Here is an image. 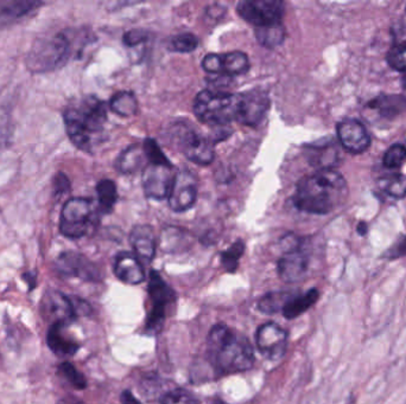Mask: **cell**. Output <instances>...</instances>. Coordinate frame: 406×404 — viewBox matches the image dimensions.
I'll list each match as a JSON object with an SVG mask.
<instances>
[{
  "label": "cell",
  "instance_id": "obj_28",
  "mask_svg": "<svg viewBox=\"0 0 406 404\" xmlns=\"http://www.w3.org/2000/svg\"><path fill=\"white\" fill-rule=\"evenodd\" d=\"M294 297L292 293L287 291H275L265 294L258 301V309L264 314H275L283 311L287 301Z\"/></svg>",
  "mask_w": 406,
  "mask_h": 404
},
{
  "label": "cell",
  "instance_id": "obj_44",
  "mask_svg": "<svg viewBox=\"0 0 406 404\" xmlns=\"http://www.w3.org/2000/svg\"><path fill=\"white\" fill-rule=\"evenodd\" d=\"M73 301L74 311L76 313V316H88L92 312V307L87 301L82 300L80 298H72Z\"/></svg>",
  "mask_w": 406,
  "mask_h": 404
},
{
  "label": "cell",
  "instance_id": "obj_20",
  "mask_svg": "<svg viewBox=\"0 0 406 404\" xmlns=\"http://www.w3.org/2000/svg\"><path fill=\"white\" fill-rule=\"evenodd\" d=\"M306 158L310 164L320 169H334L339 162V151L333 140L316 143L306 147Z\"/></svg>",
  "mask_w": 406,
  "mask_h": 404
},
{
  "label": "cell",
  "instance_id": "obj_6",
  "mask_svg": "<svg viewBox=\"0 0 406 404\" xmlns=\"http://www.w3.org/2000/svg\"><path fill=\"white\" fill-rule=\"evenodd\" d=\"M95 218L97 212L92 200L82 197L72 198L63 205L60 231L68 239H81L94 227Z\"/></svg>",
  "mask_w": 406,
  "mask_h": 404
},
{
  "label": "cell",
  "instance_id": "obj_11",
  "mask_svg": "<svg viewBox=\"0 0 406 404\" xmlns=\"http://www.w3.org/2000/svg\"><path fill=\"white\" fill-rule=\"evenodd\" d=\"M55 270L67 277H78L83 281L99 282L102 279L97 265L78 251H65L55 261Z\"/></svg>",
  "mask_w": 406,
  "mask_h": 404
},
{
  "label": "cell",
  "instance_id": "obj_39",
  "mask_svg": "<svg viewBox=\"0 0 406 404\" xmlns=\"http://www.w3.org/2000/svg\"><path fill=\"white\" fill-rule=\"evenodd\" d=\"M144 152L147 154V162L149 164H158V165H171L169 159L163 153L158 144L156 143L154 139H147L144 141Z\"/></svg>",
  "mask_w": 406,
  "mask_h": 404
},
{
  "label": "cell",
  "instance_id": "obj_51",
  "mask_svg": "<svg viewBox=\"0 0 406 404\" xmlns=\"http://www.w3.org/2000/svg\"><path fill=\"white\" fill-rule=\"evenodd\" d=\"M405 12H406V8H405Z\"/></svg>",
  "mask_w": 406,
  "mask_h": 404
},
{
  "label": "cell",
  "instance_id": "obj_10",
  "mask_svg": "<svg viewBox=\"0 0 406 404\" xmlns=\"http://www.w3.org/2000/svg\"><path fill=\"white\" fill-rule=\"evenodd\" d=\"M238 15L257 27L282 23L284 4L278 0H245L236 8Z\"/></svg>",
  "mask_w": 406,
  "mask_h": 404
},
{
  "label": "cell",
  "instance_id": "obj_7",
  "mask_svg": "<svg viewBox=\"0 0 406 404\" xmlns=\"http://www.w3.org/2000/svg\"><path fill=\"white\" fill-rule=\"evenodd\" d=\"M310 256L306 241L297 236L284 239V254L278 261V275L283 281L295 284L306 277L309 270Z\"/></svg>",
  "mask_w": 406,
  "mask_h": 404
},
{
  "label": "cell",
  "instance_id": "obj_17",
  "mask_svg": "<svg viewBox=\"0 0 406 404\" xmlns=\"http://www.w3.org/2000/svg\"><path fill=\"white\" fill-rule=\"evenodd\" d=\"M43 5L39 0H0V30L32 17Z\"/></svg>",
  "mask_w": 406,
  "mask_h": 404
},
{
  "label": "cell",
  "instance_id": "obj_4",
  "mask_svg": "<svg viewBox=\"0 0 406 404\" xmlns=\"http://www.w3.org/2000/svg\"><path fill=\"white\" fill-rule=\"evenodd\" d=\"M207 357L219 375L244 372L255 363V354L248 339L224 323H217L209 332Z\"/></svg>",
  "mask_w": 406,
  "mask_h": 404
},
{
  "label": "cell",
  "instance_id": "obj_19",
  "mask_svg": "<svg viewBox=\"0 0 406 404\" xmlns=\"http://www.w3.org/2000/svg\"><path fill=\"white\" fill-rule=\"evenodd\" d=\"M114 274L120 281L128 285H140L145 280V272L140 258L128 251L116 255Z\"/></svg>",
  "mask_w": 406,
  "mask_h": 404
},
{
  "label": "cell",
  "instance_id": "obj_33",
  "mask_svg": "<svg viewBox=\"0 0 406 404\" xmlns=\"http://www.w3.org/2000/svg\"><path fill=\"white\" fill-rule=\"evenodd\" d=\"M406 162V147L402 144L391 145L384 154V166L386 169H398Z\"/></svg>",
  "mask_w": 406,
  "mask_h": 404
},
{
  "label": "cell",
  "instance_id": "obj_26",
  "mask_svg": "<svg viewBox=\"0 0 406 404\" xmlns=\"http://www.w3.org/2000/svg\"><path fill=\"white\" fill-rule=\"evenodd\" d=\"M222 68L221 74L229 76H236L248 73L250 70V61L248 55L243 51H232L227 54L221 55Z\"/></svg>",
  "mask_w": 406,
  "mask_h": 404
},
{
  "label": "cell",
  "instance_id": "obj_40",
  "mask_svg": "<svg viewBox=\"0 0 406 404\" xmlns=\"http://www.w3.org/2000/svg\"><path fill=\"white\" fill-rule=\"evenodd\" d=\"M202 68L208 74H221V55L208 54L202 61Z\"/></svg>",
  "mask_w": 406,
  "mask_h": 404
},
{
  "label": "cell",
  "instance_id": "obj_50",
  "mask_svg": "<svg viewBox=\"0 0 406 404\" xmlns=\"http://www.w3.org/2000/svg\"><path fill=\"white\" fill-rule=\"evenodd\" d=\"M210 404H226V403H224V402H221V400H217V402H213V403Z\"/></svg>",
  "mask_w": 406,
  "mask_h": 404
},
{
  "label": "cell",
  "instance_id": "obj_13",
  "mask_svg": "<svg viewBox=\"0 0 406 404\" xmlns=\"http://www.w3.org/2000/svg\"><path fill=\"white\" fill-rule=\"evenodd\" d=\"M255 343L260 354L270 361H279L287 352V333L278 323H266L259 326Z\"/></svg>",
  "mask_w": 406,
  "mask_h": 404
},
{
  "label": "cell",
  "instance_id": "obj_31",
  "mask_svg": "<svg viewBox=\"0 0 406 404\" xmlns=\"http://www.w3.org/2000/svg\"><path fill=\"white\" fill-rule=\"evenodd\" d=\"M245 251V243L241 239H238L233 243L227 251L221 253V265L224 270L229 273H234L239 266V260Z\"/></svg>",
  "mask_w": 406,
  "mask_h": 404
},
{
  "label": "cell",
  "instance_id": "obj_9",
  "mask_svg": "<svg viewBox=\"0 0 406 404\" xmlns=\"http://www.w3.org/2000/svg\"><path fill=\"white\" fill-rule=\"evenodd\" d=\"M172 138L178 148L191 162L198 165H209L213 162L215 157L213 144L191 128L178 125L174 128Z\"/></svg>",
  "mask_w": 406,
  "mask_h": 404
},
{
  "label": "cell",
  "instance_id": "obj_1",
  "mask_svg": "<svg viewBox=\"0 0 406 404\" xmlns=\"http://www.w3.org/2000/svg\"><path fill=\"white\" fill-rule=\"evenodd\" d=\"M347 181L334 169H320L298 181L294 204L301 211L327 215L344 204L349 198Z\"/></svg>",
  "mask_w": 406,
  "mask_h": 404
},
{
  "label": "cell",
  "instance_id": "obj_14",
  "mask_svg": "<svg viewBox=\"0 0 406 404\" xmlns=\"http://www.w3.org/2000/svg\"><path fill=\"white\" fill-rule=\"evenodd\" d=\"M198 197V181L189 169H181L175 174L174 181L169 193V205L176 212L186 211L191 208Z\"/></svg>",
  "mask_w": 406,
  "mask_h": 404
},
{
  "label": "cell",
  "instance_id": "obj_36",
  "mask_svg": "<svg viewBox=\"0 0 406 404\" xmlns=\"http://www.w3.org/2000/svg\"><path fill=\"white\" fill-rule=\"evenodd\" d=\"M386 61L392 69L406 73V42L392 46L387 53Z\"/></svg>",
  "mask_w": 406,
  "mask_h": 404
},
{
  "label": "cell",
  "instance_id": "obj_8",
  "mask_svg": "<svg viewBox=\"0 0 406 404\" xmlns=\"http://www.w3.org/2000/svg\"><path fill=\"white\" fill-rule=\"evenodd\" d=\"M147 291L151 299L152 309L147 316L145 328L149 333L157 335L165 321L168 306L176 301V293L156 270L150 273Z\"/></svg>",
  "mask_w": 406,
  "mask_h": 404
},
{
  "label": "cell",
  "instance_id": "obj_46",
  "mask_svg": "<svg viewBox=\"0 0 406 404\" xmlns=\"http://www.w3.org/2000/svg\"><path fill=\"white\" fill-rule=\"evenodd\" d=\"M121 402L123 404H142L132 395L131 391H128V390L121 393Z\"/></svg>",
  "mask_w": 406,
  "mask_h": 404
},
{
  "label": "cell",
  "instance_id": "obj_29",
  "mask_svg": "<svg viewBox=\"0 0 406 404\" xmlns=\"http://www.w3.org/2000/svg\"><path fill=\"white\" fill-rule=\"evenodd\" d=\"M97 193L100 211L104 214L112 211L118 200L116 183L111 179H102L97 183Z\"/></svg>",
  "mask_w": 406,
  "mask_h": 404
},
{
  "label": "cell",
  "instance_id": "obj_43",
  "mask_svg": "<svg viewBox=\"0 0 406 404\" xmlns=\"http://www.w3.org/2000/svg\"><path fill=\"white\" fill-rule=\"evenodd\" d=\"M69 189L70 183L66 174H62V172H58L54 181L55 193H56V195H62V193H68Z\"/></svg>",
  "mask_w": 406,
  "mask_h": 404
},
{
  "label": "cell",
  "instance_id": "obj_47",
  "mask_svg": "<svg viewBox=\"0 0 406 404\" xmlns=\"http://www.w3.org/2000/svg\"><path fill=\"white\" fill-rule=\"evenodd\" d=\"M356 230H358V234H359L360 236L367 235V224L365 223V222H360V223L358 224V229H356Z\"/></svg>",
  "mask_w": 406,
  "mask_h": 404
},
{
  "label": "cell",
  "instance_id": "obj_23",
  "mask_svg": "<svg viewBox=\"0 0 406 404\" xmlns=\"http://www.w3.org/2000/svg\"><path fill=\"white\" fill-rule=\"evenodd\" d=\"M147 162V154L144 152L143 146L135 144L120 153L116 159V169L121 174H135L140 169H143Z\"/></svg>",
  "mask_w": 406,
  "mask_h": 404
},
{
  "label": "cell",
  "instance_id": "obj_42",
  "mask_svg": "<svg viewBox=\"0 0 406 404\" xmlns=\"http://www.w3.org/2000/svg\"><path fill=\"white\" fill-rule=\"evenodd\" d=\"M147 32L142 29L130 30L124 35V43L128 46H140L142 43L147 42Z\"/></svg>",
  "mask_w": 406,
  "mask_h": 404
},
{
  "label": "cell",
  "instance_id": "obj_18",
  "mask_svg": "<svg viewBox=\"0 0 406 404\" xmlns=\"http://www.w3.org/2000/svg\"><path fill=\"white\" fill-rule=\"evenodd\" d=\"M42 309L44 316L51 320V323H62L67 326L78 318L74 311L72 298L67 297L62 292H58L55 289L49 291L44 295Z\"/></svg>",
  "mask_w": 406,
  "mask_h": 404
},
{
  "label": "cell",
  "instance_id": "obj_27",
  "mask_svg": "<svg viewBox=\"0 0 406 404\" xmlns=\"http://www.w3.org/2000/svg\"><path fill=\"white\" fill-rule=\"evenodd\" d=\"M255 37L262 46L273 49L280 46L285 39V27L282 23L271 24L266 27H257Z\"/></svg>",
  "mask_w": 406,
  "mask_h": 404
},
{
  "label": "cell",
  "instance_id": "obj_48",
  "mask_svg": "<svg viewBox=\"0 0 406 404\" xmlns=\"http://www.w3.org/2000/svg\"><path fill=\"white\" fill-rule=\"evenodd\" d=\"M58 404H82V403L81 402H76V400H68V398H66V400H61V402H58Z\"/></svg>",
  "mask_w": 406,
  "mask_h": 404
},
{
  "label": "cell",
  "instance_id": "obj_45",
  "mask_svg": "<svg viewBox=\"0 0 406 404\" xmlns=\"http://www.w3.org/2000/svg\"><path fill=\"white\" fill-rule=\"evenodd\" d=\"M24 281L27 282V286H29V289L32 291L35 288L36 285H37V274L36 272H27V273L23 274Z\"/></svg>",
  "mask_w": 406,
  "mask_h": 404
},
{
  "label": "cell",
  "instance_id": "obj_30",
  "mask_svg": "<svg viewBox=\"0 0 406 404\" xmlns=\"http://www.w3.org/2000/svg\"><path fill=\"white\" fill-rule=\"evenodd\" d=\"M109 108L118 116H132L138 111V102L131 92H119L111 99Z\"/></svg>",
  "mask_w": 406,
  "mask_h": 404
},
{
  "label": "cell",
  "instance_id": "obj_15",
  "mask_svg": "<svg viewBox=\"0 0 406 404\" xmlns=\"http://www.w3.org/2000/svg\"><path fill=\"white\" fill-rule=\"evenodd\" d=\"M175 174L172 165L147 164L143 172V188L145 196L163 200L169 197Z\"/></svg>",
  "mask_w": 406,
  "mask_h": 404
},
{
  "label": "cell",
  "instance_id": "obj_5",
  "mask_svg": "<svg viewBox=\"0 0 406 404\" xmlns=\"http://www.w3.org/2000/svg\"><path fill=\"white\" fill-rule=\"evenodd\" d=\"M239 94L202 90L194 101V113L201 123L226 126L236 121Z\"/></svg>",
  "mask_w": 406,
  "mask_h": 404
},
{
  "label": "cell",
  "instance_id": "obj_49",
  "mask_svg": "<svg viewBox=\"0 0 406 404\" xmlns=\"http://www.w3.org/2000/svg\"><path fill=\"white\" fill-rule=\"evenodd\" d=\"M402 87H404V88L406 89V73H404V75H402Z\"/></svg>",
  "mask_w": 406,
  "mask_h": 404
},
{
  "label": "cell",
  "instance_id": "obj_37",
  "mask_svg": "<svg viewBox=\"0 0 406 404\" xmlns=\"http://www.w3.org/2000/svg\"><path fill=\"white\" fill-rule=\"evenodd\" d=\"M159 404H200V402L188 390L176 388V389L169 390L159 400Z\"/></svg>",
  "mask_w": 406,
  "mask_h": 404
},
{
  "label": "cell",
  "instance_id": "obj_35",
  "mask_svg": "<svg viewBox=\"0 0 406 404\" xmlns=\"http://www.w3.org/2000/svg\"><path fill=\"white\" fill-rule=\"evenodd\" d=\"M163 386H164V382L159 379L157 376H147L140 383V391L144 398L147 400H154L156 398L161 400L165 395L162 393Z\"/></svg>",
  "mask_w": 406,
  "mask_h": 404
},
{
  "label": "cell",
  "instance_id": "obj_38",
  "mask_svg": "<svg viewBox=\"0 0 406 404\" xmlns=\"http://www.w3.org/2000/svg\"><path fill=\"white\" fill-rule=\"evenodd\" d=\"M384 190L388 196L400 200L406 196V177L404 174H393L387 178Z\"/></svg>",
  "mask_w": 406,
  "mask_h": 404
},
{
  "label": "cell",
  "instance_id": "obj_22",
  "mask_svg": "<svg viewBox=\"0 0 406 404\" xmlns=\"http://www.w3.org/2000/svg\"><path fill=\"white\" fill-rule=\"evenodd\" d=\"M66 325L62 323H51L48 330L47 344L49 349L58 357L73 356L79 351V345L74 339L69 338L65 333Z\"/></svg>",
  "mask_w": 406,
  "mask_h": 404
},
{
  "label": "cell",
  "instance_id": "obj_21",
  "mask_svg": "<svg viewBox=\"0 0 406 404\" xmlns=\"http://www.w3.org/2000/svg\"><path fill=\"white\" fill-rule=\"evenodd\" d=\"M130 242L140 261L150 262L155 258L156 236L151 227L137 225L133 228L130 235Z\"/></svg>",
  "mask_w": 406,
  "mask_h": 404
},
{
  "label": "cell",
  "instance_id": "obj_12",
  "mask_svg": "<svg viewBox=\"0 0 406 404\" xmlns=\"http://www.w3.org/2000/svg\"><path fill=\"white\" fill-rule=\"evenodd\" d=\"M270 109V99L262 89H253L239 94L236 121L246 126H257L263 121Z\"/></svg>",
  "mask_w": 406,
  "mask_h": 404
},
{
  "label": "cell",
  "instance_id": "obj_25",
  "mask_svg": "<svg viewBox=\"0 0 406 404\" xmlns=\"http://www.w3.org/2000/svg\"><path fill=\"white\" fill-rule=\"evenodd\" d=\"M318 299H320V291L318 288H311L304 294L292 297L283 308V316L289 320L296 319L313 307V305L318 302Z\"/></svg>",
  "mask_w": 406,
  "mask_h": 404
},
{
  "label": "cell",
  "instance_id": "obj_41",
  "mask_svg": "<svg viewBox=\"0 0 406 404\" xmlns=\"http://www.w3.org/2000/svg\"><path fill=\"white\" fill-rule=\"evenodd\" d=\"M406 256V235L391 246L390 249L384 254V258L387 260H397V258H405Z\"/></svg>",
  "mask_w": 406,
  "mask_h": 404
},
{
  "label": "cell",
  "instance_id": "obj_24",
  "mask_svg": "<svg viewBox=\"0 0 406 404\" xmlns=\"http://www.w3.org/2000/svg\"><path fill=\"white\" fill-rule=\"evenodd\" d=\"M368 108L374 109L379 113L380 116L386 119H393L406 112V97L402 95H379L371 102H368Z\"/></svg>",
  "mask_w": 406,
  "mask_h": 404
},
{
  "label": "cell",
  "instance_id": "obj_34",
  "mask_svg": "<svg viewBox=\"0 0 406 404\" xmlns=\"http://www.w3.org/2000/svg\"><path fill=\"white\" fill-rule=\"evenodd\" d=\"M58 374L61 375L68 383L73 385L75 389L83 390L87 386L85 376L79 372L78 369L69 362L60 364L57 369Z\"/></svg>",
  "mask_w": 406,
  "mask_h": 404
},
{
  "label": "cell",
  "instance_id": "obj_2",
  "mask_svg": "<svg viewBox=\"0 0 406 404\" xmlns=\"http://www.w3.org/2000/svg\"><path fill=\"white\" fill-rule=\"evenodd\" d=\"M63 120L70 141L79 150L92 152L104 140L107 106L94 95L81 97L67 106Z\"/></svg>",
  "mask_w": 406,
  "mask_h": 404
},
{
  "label": "cell",
  "instance_id": "obj_3",
  "mask_svg": "<svg viewBox=\"0 0 406 404\" xmlns=\"http://www.w3.org/2000/svg\"><path fill=\"white\" fill-rule=\"evenodd\" d=\"M89 42L87 31L66 29L35 39L27 53V69L34 74L51 73L66 66Z\"/></svg>",
  "mask_w": 406,
  "mask_h": 404
},
{
  "label": "cell",
  "instance_id": "obj_32",
  "mask_svg": "<svg viewBox=\"0 0 406 404\" xmlns=\"http://www.w3.org/2000/svg\"><path fill=\"white\" fill-rule=\"evenodd\" d=\"M198 46V39L196 36L190 32H183L180 35H176L170 39L169 42V50L175 53L187 54L191 51L196 50Z\"/></svg>",
  "mask_w": 406,
  "mask_h": 404
},
{
  "label": "cell",
  "instance_id": "obj_16",
  "mask_svg": "<svg viewBox=\"0 0 406 404\" xmlns=\"http://www.w3.org/2000/svg\"><path fill=\"white\" fill-rule=\"evenodd\" d=\"M337 130L341 146L349 153H364L371 146V137L364 125L358 120H344L337 125Z\"/></svg>",
  "mask_w": 406,
  "mask_h": 404
}]
</instances>
